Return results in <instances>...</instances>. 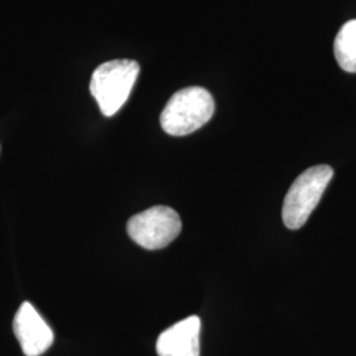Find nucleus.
<instances>
[{
    "mask_svg": "<svg viewBox=\"0 0 356 356\" xmlns=\"http://www.w3.org/2000/svg\"><path fill=\"white\" fill-rule=\"evenodd\" d=\"M334 170L329 165L312 166L306 169L288 191L282 206L284 225L291 229H301L330 184Z\"/></svg>",
    "mask_w": 356,
    "mask_h": 356,
    "instance_id": "obj_3",
    "label": "nucleus"
},
{
    "mask_svg": "<svg viewBox=\"0 0 356 356\" xmlns=\"http://www.w3.org/2000/svg\"><path fill=\"white\" fill-rule=\"evenodd\" d=\"M13 332L26 356L42 355L53 344L51 326L38 313L31 302H23L15 318Z\"/></svg>",
    "mask_w": 356,
    "mask_h": 356,
    "instance_id": "obj_5",
    "label": "nucleus"
},
{
    "mask_svg": "<svg viewBox=\"0 0 356 356\" xmlns=\"http://www.w3.org/2000/svg\"><path fill=\"white\" fill-rule=\"evenodd\" d=\"M182 229L181 218L168 206H153L128 220L129 238L145 250H161L173 242Z\"/></svg>",
    "mask_w": 356,
    "mask_h": 356,
    "instance_id": "obj_4",
    "label": "nucleus"
},
{
    "mask_svg": "<svg viewBox=\"0 0 356 356\" xmlns=\"http://www.w3.org/2000/svg\"><path fill=\"white\" fill-rule=\"evenodd\" d=\"M216 103L213 95L200 86L177 91L166 103L160 123L170 136H186L204 127L213 118Z\"/></svg>",
    "mask_w": 356,
    "mask_h": 356,
    "instance_id": "obj_1",
    "label": "nucleus"
},
{
    "mask_svg": "<svg viewBox=\"0 0 356 356\" xmlns=\"http://www.w3.org/2000/svg\"><path fill=\"white\" fill-rule=\"evenodd\" d=\"M140 73L134 60H113L99 65L90 81V91L104 116L116 114L127 102Z\"/></svg>",
    "mask_w": 356,
    "mask_h": 356,
    "instance_id": "obj_2",
    "label": "nucleus"
},
{
    "mask_svg": "<svg viewBox=\"0 0 356 356\" xmlns=\"http://www.w3.org/2000/svg\"><path fill=\"white\" fill-rule=\"evenodd\" d=\"M338 65L347 73H356V20L346 23L334 41Z\"/></svg>",
    "mask_w": 356,
    "mask_h": 356,
    "instance_id": "obj_7",
    "label": "nucleus"
},
{
    "mask_svg": "<svg viewBox=\"0 0 356 356\" xmlns=\"http://www.w3.org/2000/svg\"><path fill=\"white\" fill-rule=\"evenodd\" d=\"M201 319L197 316L179 321L160 334L156 350L159 356H200Z\"/></svg>",
    "mask_w": 356,
    "mask_h": 356,
    "instance_id": "obj_6",
    "label": "nucleus"
}]
</instances>
